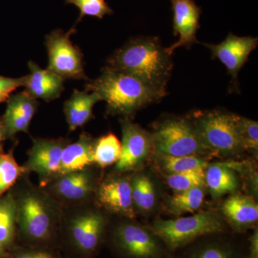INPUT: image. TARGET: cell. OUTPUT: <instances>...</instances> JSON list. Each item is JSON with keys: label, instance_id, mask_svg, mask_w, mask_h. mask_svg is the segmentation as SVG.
<instances>
[{"label": "cell", "instance_id": "15", "mask_svg": "<svg viewBox=\"0 0 258 258\" xmlns=\"http://www.w3.org/2000/svg\"><path fill=\"white\" fill-rule=\"evenodd\" d=\"M173 12L174 35L177 41L166 47L170 55L180 47L191 46L197 42V32L200 28L201 9L195 0H170Z\"/></svg>", "mask_w": 258, "mask_h": 258}, {"label": "cell", "instance_id": "31", "mask_svg": "<svg viewBox=\"0 0 258 258\" xmlns=\"http://www.w3.org/2000/svg\"><path fill=\"white\" fill-rule=\"evenodd\" d=\"M239 128L244 152L257 154L258 149V124L255 120L239 117Z\"/></svg>", "mask_w": 258, "mask_h": 258}, {"label": "cell", "instance_id": "2", "mask_svg": "<svg viewBox=\"0 0 258 258\" xmlns=\"http://www.w3.org/2000/svg\"><path fill=\"white\" fill-rule=\"evenodd\" d=\"M171 55L157 37H135L115 51L107 66L132 75L166 96L173 67Z\"/></svg>", "mask_w": 258, "mask_h": 258}, {"label": "cell", "instance_id": "19", "mask_svg": "<svg viewBox=\"0 0 258 258\" xmlns=\"http://www.w3.org/2000/svg\"><path fill=\"white\" fill-rule=\"evenodd\" d=\"M222 212L227 222L237 232L254 227L258 220V206L251 197L235 193L222 205Z\"/></svg>", "mask_w": 258, "mask_h": 258}, {"label": "cell", "instance_id": "21", "mask_svg": "<svg viewBox=\"0 0 258 258\" xmlns=\"http://www.w3.org/2000/svg\"><path fill=\"white\" fill-rule=\"evenodd\" d=\"M97 93L74 90L72 96L64 102L63 111L70 132L84 126L94 118L93 107L101 101Z\"/></svg>", "mask_w": 258, "mask_h": 258}, {"label": "cell", "instance_id": "29", "mask_svg": "<svg viewBox=\"0 0 258 258\" xmlns=\"http://www.w3.org/2000/svg\"><path fill=\"white\" fill-rule=\"evenodd\" d=\"M166 183L176 192L205 186V169H197L179 174H169L166 176Z\"/></svg>", "mask_w": 258, "mask_h": 258}, {"label": "cell", "instance_id": "33", "mask_svg": "<svg viewBox=\"0 0 258 258\" xmlns=\"http://www.w3.org/2000/svg\"><path fill=\"white\" fill-rule=\"evenodd\" d=\"M26 80L27 76L17 79L0 76V103L7 101L15 90L25 86Z\"/></svg>", "mask_w": 258, "mask_h": 258}, {"label": "cell", "instance_id": "13", "mask_svg": "<svg viewBox=\"0 0 258 258\" xmlns=\"http://www.w3.org/2000/svg\"><path fill=\"white\" fill-rule=\"evenodd\" d=\"M94 196L106 211L126 218L135 217L130 178L121 174L107 178L98 184Z\"/></svg>", "mask_w": 258, "mask_h": 258}, {"label": "cell", "instance_id": "32", "mask_svg": "<svg viewBox=\"0 0 258 258\" xmlns=\"http://www.w3.org/2000/svg\"><path fill=\"white\" fill-rule=\"evenodd\" d=\"M7 258H62L57 248L16 246L8 252Z\"/></svg>", "mask_w": 258, "mask_h": 258}, {"label": "cell", "instance_id": "9", "mask_svg": "<svg viewBox=\"0 0 258 258\" xmlns=\"http://www.w3.org/2000/svg\"><path fill=\"white\" fill-rule=\"evenodd\" d=\"M76 32L72 28L64 32L53 30L45 37L48 54L47 70L66 79L88 81L83 66V55L79 47L73 44L71 36Z\"/></svg>", "mask_w": 258, "mask_h": 258}, {"label": "cell", "instance_id": "14", "mask_svg": "<svg viewBox=\"0 0 258 258\" xmlns=\"http://www.w3.org/2000/svg\"><path fill=\"white\" fill-rule=\"evenodd\" d=\"M257 44V37H240L230 33L220 43L205 45L211 50L212 57L218 59L225 66L232 81L236 82L237 75Z\"/></svg>", "mask_w": 258, "mask_h": 258}, {"label": "cell", "instance_id": "27", "mask_svg": "<svg viewBox=\"0 0 258 258\" xmlns=\"http://www.w3.org/2000/svg\"><path fill=\"white\" fill-rule=\"evenodd\" d=\"M120 154L121 143L114 134L108 133L101 138L96 139L93 152V164L104 169L116 164Z\"/></svg>", "mask_w": 258, "mask_h": 258}, {"label": "cell", "instance_id": "26", "mask_svg": "<svg viewBox=\"0 0 258 258\" xmlns=\"http://www.w3.org/2000/svg\"><path fill=\"white\" fill-rule=\"evenodd\" d=\"M131 185L136 210L151 211L156 204L155 186L152 179L145 174H137L131 179Z\"/></svg>", "mask_w": 258, "mask_h": 258}, {"label": "cell", "instance_id": "22", "mask_svg": "<svg viewBox=\"0 0 258 258\" xmlns=\"http://www.w3.org/2000/svg\"><path fill=\"white\" fill-rule=\"evenodd\" d=\"M18 240L17 206L14 191L0 197V247L9 252Z\"/></svg>", "mask_w": 258, "mask_h": 258}, {"label": "cell", "instance_id": "8", "mask_svg": "<svg viewBox=\"0 0 258 258\" xmlns=\"http://www.w3.org/2000/svg\"><path fill=\"white\" fill-rule=\"evenodd\" d=\"M106 242L120 258H174L151 227L132 220L120 222L108 231Z\"/></svg>", "mask_w": 258, "mask_h": 258}, {"label": "cell", "instance_id": "3", "mask_svg": "<svg viewBox=\"0 0 258 258\" xmlns=\"http://www.w3.org/2000/svg\"><path fill=\"white\" fill-rule=\"evenodd\" d=\"M86 91L94 92L106 102V113L130 119L139 110L160 101L165 95L132 75L105 67L95 80H88Z\"/></svg>", "mask_w": 258, "mask_h": 258}, {"label": "cell", "instance_id": "10", "mask_svg": "<svg viewBox=\"0 0 258 258\" xmlns=\"http://www.w3.org/2000/svg\"><path fill=\"white\" fill-rule=\"evenodd\" d=\"M98 184L96 172L90 166L57 176L43 189L62 207L79 206L87 203L95 195Z\"/></svg>", "mask_w": 258, "mask_h": 258}, {"label": "cell", "instance_id": "16", "mask_svg": "<svg viewBox=\"0 0 258 258\" xmlns=\"http://www.w3.org/2000/svg\"><path fill=\"white\" fill-rule=\"evenodd\" d=\"M224 233L205 236L186 246L180 258H246L247 249Z\"/></svg>", "mask_w": 258, "mask_h": 258}, {"label": "cell", "instance_id": "20", "mask_svg": "<svg viewBox=\"0 0 258 258\" xmlns=\"http://www.w3.org/2000/svg\"><path fill=\"white\" fill-rule=\"evenodd\" d=\"M95 143L96 139L89 134L83 133L76 142L68 144L61 157L59 176L92 166Z\"/></svg>", "mask_w": 258, "mask_h": 258}, {"label": "cell", "instance_id": "4", "mask_svg": "<svg viewBox=\"0 0 258 258\" xmlns=\"http://www.w3.org/2000/svg\"><path fill=\"white\" fill-rule=\"evenodd\" d=\"M108 222L101 211L80 209L61 222L59 240L75 258H94L108 235Z\"/></svg>", "mask_w": 258, "mask_h": 258}, {"label": "cell", "instance_id": "28", "mask_svg": "<svg viewBox=\"0 0 258 258\" xmlns=\"http://www.w3.org/2000/svg\"><path fill=\"white\" fill-rule=\"evenodd\" d=\"M26 174L25 167L17 162L13 149L9 152L0 150V197L9 191Z\"/></svg>", "mask_w": 258, "mask_h": 258}, {"label": "cell", "instance_id": "23", "mask_svg": "<svg viewBox=\"0 0 258 258\" xmlns=\"http://www.w3.org/2000/svg\"><path fill=\"white\" fill-rule=\"evenodd\" d=\"M238 184L235 171L227 164H212L205 169V185L214 198L234 192Z\"/></svg>", "mask_w": 258, "mask_h": 258}, {"label": "cell", "instance_id": "37", "mask_svg": "<svg viewBox=\"0 0 258 258\" xmlns=\"http://www.w3.org/2000/svg\"><path fill=\"white\" fill-rule=\"evenodd\" d=\"M7 258V257H6Z\"/></svg>", "mask_w": 258, "mask_h": 258}, {"label": "cell", "instance_id": "34", "mask_svg": "<svg viewBox=\"0 0 258 258\" xmlns=\"http://www.w3.org/2000/svg\"><path fill=\"white\" fill-rule=\"evenodd\" d=\"M246 258H258V230L254 232L248 238V247L247 248Z\"/></svg>", "mask_w": 258, "mask_h": 258}, {"label": "cell", "instance_id": "11", "mask_svg": "<svg viewBox=\"0 0 258 258\" xmlns=\"http://www.w3.org/2000/svg\"><path fill=\"white\" fill-rule=\"evenodd\" d=\"M71 140L64 138L33 139L23 166L28 173L37 174L40 187H45L60 175L61 157Z\"/></svg>", "mask_w": 258, "mask_h": 258}, {"label": "cell", "instance_id": "12", "mask_svg": "<svg viewBox=\"0 0 258 258\" xmlns=\"http://www.w3.org/2000/svg\"><path fill=\"white\" fill-rule=\"evenodd\" d=\"M120 125L121 154L115 165L114 171L116 174L141 169L154 150L152 133L128 118L121 119Z\"/></svg>", "mask_w": 258, "mask_h": 258}, {"label": "cell", "instance_id": "17", "mask_svg": "<svg viewBox=\"0 0 258 258\" xmlns=\"http://www.w3.org/2000/svg\"><path fill=\"white\" fill-rule=\"evenodd\" d=\"M37 108V99L25 91L9 97L7 100L6 111L1 117L8 139L14 138L20 132L28 133Z\"/></svg>", "mask_w": 258, "mask_h": 258}, {"label": "cell", "instance_id": "5", "mask_svg": "<svg viewBox=\"0 0 258 258\" xmlns=\"http://www.w3.org/2000/svg\"><path fill=\"white\" fill-rule=\"evenodd\" d=\"M152 136L156 153L174 157H212L190 115H170L158 120Z\"/></svg>", "mask_w": 258, "mask_h": 258}, {"label": "cell", "instance_id": "36", "mask_svg": "<svg viewBox=\"0 0 258 258\" xmlns=\"http://www.w3.org/2000/svg\"><path fill=\"white\" fill-rule=\"evenodd\" d=\"M8 252L0 247V258H6L8 257Z\"/></svg>", "mask_w": 258, "mask_h": 258}, {"label": "cell", "instance_id": "1", "mask_svg": "<svg viewBox=\"0 0 258 258\" xmlns=\"http://www.w3.org/2000/svg\"><path fill=\"white\" fill-rule=\"evenodd\" d=\"M26 184L14 191L18 240L21 246L57 248L62 206L43 188Z\"/></svg>", "mask_w": 258, "mask_h": 258}, {"label": "cell", "instance_id": "30", "mask_svg": "<svg viewBox=\"0 0 258 258\" xmlns=\"http://www.w3.org/2000/svg\"><path fill=\"white\" fill-rule=\"evenodd\" d=\"M64 3L74 5L79 8L80 15L77 23L86 16L103 19L105 15L113 13L106 0H66Z\"/></svg>", "mask_w": 258, "mask_h": 258}, {"label": "cell", "instance_id": "7", "mask_svg": "<svg viewBox=\"0 0 258 258\" xmlns=\"http://www.w3.org/2000/svg\"><path fill=\"white\" fill-rule=\"evenodd\" d=\"M151 228L172 253L205 236L225 233L227 231L221 217L210 211L174 220L158 219Z\"/></svg>", "mask_w": 258, "mask_h": 258}, {"label": "cell", "instance_id": "25", "mask_svg": "<svg viewBox=\"0 0 258 258\" xmlns=\"http://www.w3.org/2000/svg\"><path fill=\"white\" fill-rule=\"evenodd\" d=\"M156 155L158 166L167 175L197 169H206L209 165L207 159L203 157L194 156L174 157L159 153H156Z\"/></svg>", "mask_w": 258, "mask_h": 258}, {"label": "cell", "instance_id": "18", "mask_svg": "<svg viewBox=\"0 0 258 258\" xmlns=\"http://www.w3.org/2000/svg\"><path fill=\"white\" fill-rule=\"evenodd\" d=\"M30 74L27 76L25 91L35 99L53 101L64 91V79L49 70L42 69L32 61L28 62Z\"/></svg>", "mask_w": 258, "mask_h": 258}, {"label": "cell", "instance_id": "6", "mask_svg": "<svg viewBox=\"0 0 258 258\" xmlns=\"http://www.w3.org/2000/svg\"><path fill=\"white\" fill-rule=\"evenodd\" d=\"M190 116L212 157H236L244 152L239 128L240 115L211 110L194 112Z\"/></svg>", "mask_w": 258, "mask_h": 258}, {"label": "cell", "instance_id": "24", "mask_svg": "<svg viewBox=\"0 0 258 258\" xmlns=\"http://www.w3.org/2000/svg\"><path fill=\"white\" fill-rule=\"evenodd\" d=\"M204 186L195 187L186 191L176 192L166 200L168 211L174 215L194 213L200 210L205 201Z\"/></svg>", "mask_w": 258, "mask_h": 258}, {"label": "cell", "instance_id": "35", "mask_svg": "<svg viewBox=\"0 0 258 258\" xmlns=\"http://www.w3.org/2000/svg\"><path fill=\"white\" fill-rule=\"evenodd\" d=\"M6 139H8V137H7L6 132H5L3 120H2V118H0V150L3 149V143H4Z\"/></svg>", "mask_w": 258, "mask_h": 258}]
</instances>
